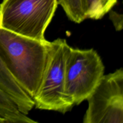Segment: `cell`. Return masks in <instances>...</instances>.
Listing matches in <instances>:
<instances>
[{"label": "cell", "instance_id": "10", "mask_svg": "<svg viewBox=\"0 0 123 123\" xmlns=\"http://www.w3.org/2000/svg\"><path fill=\"white\" fill-rule=\"evenodd\" d=\"M109 18L117 31H121L123 29V14H119L115 11L110 10Z\"/></svg>", "mask_w": 123, "mask_h": 123}, {"label": "cell", "instance_id": "8", "mask_svg": "<svg viewBox=\"0 0 123 123\" xmlns=\"http://www.w3.org/2000/svg\"><path fill=\"white\" fill-rule=\"evenodd\" d=\"M86 19L98 20L109 13L117 0H84Z\"/></svg>", "mask_w": 123, "mask_h": 123}, {"label": "cell", "instance_id": "5", "mask_svg": "<svg viewBox=\"0 0 123 123\" xmlns=\"http://www.w3.org/2000/svg\"><path fill=\"white\" fill-rule=\"evenodd\" d=\"M84 123H123V69L103 75L86 99Z\"/></svg>", "mask_w": 123, "mask_h": 123}, {"label": "cell", "instance_id": "9", "mask_svg": "<svg viewBox=\"0 0 123 123\" xmlns=\"http://www.w3.org/2000/svg\"><path fill=\"white\" fill-rule=\"evenodd\" d=\"M69 20L80 24L86 19L84 0H58Z\"/></svg>", "mask_w": 123, "mask_h": 123}, {"label": "cell", "instance_id": "1", "mask_svg": "<svg viewBox=\"0 0 123 123\" xmlns=\"http://www.w3.org/2000/svg\"><path fill=\"white\" fill-rule=\"evenodd\" d=\"M49 41L41 42L0 27V58L24 91L33 98L42 80Z\"/></svg>", "mask_w": 123, "mask_h": 123}, {"label": "cell", "instance_id": "11", "mask_svg": "<svg viewBox=\"0 0 123 123\" xmlns=\"http://www.w3.org/2000/svg\"><path fill=\"white\" fill-rule=\"evenodd\" d=\"M0 123H7V121L6 119L0 116Z\"/></svg>", "mask_w": 123, "mask_h": 123}, {"label": "cell", "instance_id": "4", "mask_svg": "<svg viewBox=\"0 0 123 123\" xmlns=\"http://www.w3.org/2000/svg\"><path fill=\"white\" fill-rule=\"evenodd\" d=\"M105 66L94 49L70 46L65 67V92L74 106L86 100L104 75Z\"/></svg>", "mask_w": 123, "mask_h": 123}, {"label": "cell", "instance_id": "7", "mask_svg": "<svg viewBox=\"0 0 123 123\" xmlns=\"http://www.w3.org/2000/svg\"><path fill=\"white\" fill-rule=\"evenodd\" d=\"M0 116L6 119L7 123H36V121L28 117L27 115L20 112L15 103L1 88Z\"/></svg>", "mask_w": 123, "mask_h": 123}, {"label": "cell", "instance_id": "2", "mask_svg": "<svg viewBox=\"0 0 123 123\" xmlns=\"http://www.w3.org/2000/svg\"><path fill=\"white\" fill-rule=\"evenodd\" d=\"M58 4V0H3L0 4V27L46 42L44 33Z\"/></svg>", "mask_w": 123, "mask_h": 123}, {"label": "cell", "instance_id": "6", "mask_svg": "<svg viewBox=\"0 0 123 123\" xmlns=\"http://www.w3.org/2000/svg\"><path fill=\"white\" fill-rule=\"evenodd\" d=\"M0 88L15 103L22 114L27 115L34 107V102L19 86L0 58Z\"/></svg>", "mask_w": 123, "mask_h": 123}, {"label": "cell", "instance_id": "3", "mask_svg": "<svg viewBox=\"0 0 123 123\" xmlns=\"http://www.w3.org/2000/svg\"><path fill=\"white\" fill-rule=\"evenodd\" d=\"M70 46L62 38L48 44V58L42 80L33 97L34 106L40 110L66 114L74 106L65 92V67Z\"/></svg>", "mask_w": 123, "mask_h": 123}]
</instances>
